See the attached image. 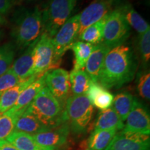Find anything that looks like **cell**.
<instances>
[{
  "label": "cell",
  "instance_id": "83f0119b",
  "mask_svg": "<svg viewBox=\"0 0 150 150\" xmlns=\"http://www.w3.org/2000/svg\"><path fill=\"white\" fill-rule=\"evenodd\" d=\"M27 109L23 108L17 112L9 109L4 113L0 114V140L7 138L15 129V125L19 115Z\"/></svg>",
  "mask_w": 150,
  "mask_h": 150
},
{
  "label": "cell",
  "instance_id": "ffe728a7",
  "mask_svg": "<svg viewBox=\"0 0 150 150\" xmlns=\"http://www.w3.org/2000/svg\"><path fill=\"white\" fill-rule=\"evenodd\" d=\"M7 141L19 150H54L56 148L44 147L37 143L31 134L13 131L7 137Z\"/></svg>",
  "mask_w": 150,
  "mask_h": 150
},
{
  "label": "cell",
  "instance_id": "8fae6325",
  "mask_svg": "<svg viewBox=\"0 0 150 150\" xmlns=\"http://www.w3.org/2000/svg\"><path fill=\"white\" fill-rule=\"evenodd\" d=\"M149 135L121 131L116 133L106 150H149Z\"/></svg>",
  "mask_w": 150,
  "mask_h": 150
},
{
  "label": "cell",
  "instance_id": "603a6c76",
  "mask_svg": "<svg viewBox=\"0 0 150 150\" xmlns=\"http://www.w3.org/2000/svg\"><path fill=\"white\" fill-rule=\"evenodd\" d=\"M116 129L95 130L88 139L89 150H106L117 133Z\"/></svg>",
  "mask_w": 150,
  "mask_h": 150
},
{
  "label": "cell",
  "instance_id": "4316f807",
  "mask_svg": "<svg viewBox=\"0 0 150 150\" xmlns=\"http://www.w3.org/2000/svg\"><path fill=\"white\" fill-rule=\"evenodd\" d=\"M134 97L127 92H123L115 95L112 104L114 110L120 117L122 121L126 120L127 116L130 112L134 104Z\"/></svg>",
  "mask_w": 150,
  "mask_h": 150
},
{
  "label": "cell",
  "instance_id": "5bb4252c",
  "mask_svg": "<svg viewBox=\"0 0 150 150\" xmlns=\"http://www.w3.org/2000/svg\"><path fill=\"white\" fill-rule=\"evenodd\" d=\"M110 50L103 42L94 45L93 52L86 63V72L92 81L98 83L100 70L106 54Z\"/></svg>",
  "mask_w": 150,
  "mask_h": 150
},
{
  "label": "cell",
  "instance_id": "cb8c5ba5",
  "mask_svg": "<svg viewBox=\"0 0 150 150\" xmlns=\"http://www.w3.org/2000/svg\"><path fill=\"white\" fill-rule=\"evenodd\" d=\"M70 81L73 95H86L93 82L83 70H72L70 73Z\"/></svg>",
  "mask_w": 150,
  "mask_h": 150
},
{
  "label": "cell",
  "instance_id": "ba28073f",
  "mask_svg": "<svg viewBox=\"0 0 150 150\" xmlns=\"http://www.w3.org/2000/svg\"><path fill=\"white\" fill-rule=\"evenodd\" d=\"M79 14L71 17L61 27L56 34L52 38L54 49L55 60L61 63V58L75 42L79 36Z\"/></svg>",
  "mask_w": 150,
  "mask_h": 150
},
{
  "label": "cell",
  "instance_id": "ac0fdd59",
  "mask_svg": "<svg viewBox=\"0 0 150 150\" xmlns=\"http://www.w3.org/2000/svg\"><path fill=\"white\" fill-rule=\"evenodd\" d=\"M93 106L101 110L110 108L112 104L114 96L99 83L92 82L86 93Z\"/></svg>",
  "mask_w": 150,
  "mask_h": 150
},
{
  "label": "cell",
  "instance_id": "836d02e7",
  "mask_svg": "<svg viewBox=\"0 0 150 150\" xmlns=\"http://www.w3.org/2000/svg\"><path fill=\"white\" fill-rule=\"evenodd\" d=\"M0 150H19L7 140H0Z\"/></svg>",
  "mask_w": 150,
  "mask_h": 150
},
{
  "label": "cell",
  "instance_id": "e575fe53",
  "mask_svg": "<svg viewBox=\"0 0 150 150\" xmlns=\"http://www.w3.org/2000/svg\"><path fill=\"white\" fill-rule=\"evenodd\" d=\"M5 23H6V20L3 16L0 14V24H4Z\"/></svg>",
  "mask_w": 150,
  "mask_h": 150
},
{
  "label": "cell",
  "instance_id": "e0dca14e",
  "mask_svg": "<svg viewBox=\"0 0 150 150\" xmlns=\"http://www.w3.org/2000/svg\"><path fill=\"white\" fill-rule=\"evenodd\" d=\"M41 76L33 75L27 79L22 81L14 87L7 90L0 95V114L11 109L16 104L19 96L30 83Z\"/></svg>",
  "mask_w": 150,
  "mask_h": 150
},
{
  "label": "cell",
  "instance_id": "d6a6232c",
  "mask_svg": "<svg viewBox=\"0 0 150 150\" xmlns=\"http://www.w3.org/2000/svg\"><path fill=\"white\" fill-rule=\"evenodd\" d=\"M16 0H0V14L4 15L13 8Z\"/></svg>",
  "mask_w": 150,
  "mask_h": 150
},
{
  "label": "cell",
  "instance_id": "2e32d148",
  "mask_svg": "<svg viewBox=\"0 0 150 150\" xmlns=\"http://www.w3.org/2000/svg\"><path fill=\"white\" fill-rule=\"evenodd\" d=\"M45 79V74L30 83L22 92L16 104L10 110L13 112H17L23 108H27L41 90H42L46 86Z\"/></svg>",
  "mask_w": 150,
  "mask_h": 150
},
{
  "label": "cell",
  "instance_id": "4dcf8cb0",
  "mask_svg": "<svg viewBox=\"0 0 150 150\" xmlns=\"http://www.w3.org/2000/svg\"><path fill=\"white\" fill-rule=\"evenodd\" d=\"M139 50L142 61L147 64L150 59V29L140 35Z\"/></svg>",
  "mask_w": 150,
  "mask_h": 150
},
{
  "label": "cell",
  "instance_id": "d590c367",
  "mask_svg": "<svg viewBox=\"0 0 150 150\" xmlns=\"http://www.w3.org/2000/svg\"><path fill=\"white\" fill-rule=\"evenodd\" d=\"M17 1V0H16ZM19 1H33V0H19Z\"/></svg>",
  "mask_w": 150,
  "mask_h": 150
},
{
  "label": "cell",
  "instance_id": "8992f818",
  "mask_svg": "<svg viewBox=\"0 0 150 150\" xmlns=\"http://www.w3.org/2000/svg\"><path fill=\"white\" fill-rule=\"evenodd\" d=\"M130 35V27L127 24L119 6L108 14L104 25L102 42L110 49L123 45Z\"/></svg>",
  "mask_w": 150,
  "mask_h": 150
},
{
  "label": "cell",
  "instance_id": "30bf717a",
  "mask_svg": "<svg viewBox=\"0 0 150 150\" xmlns=\"http://www.w3.org/2000/svg\"><path fill=\"white\" fill-rule=\"evenodd\" d=\"M116 0H94L88 6L79 16V35L86 29L107 16L114 9Z\"/></svg>",
  "mask_w": 150,
  "mask_h": 150
},
{
  "label": "cell",
  "instance_id": "52a82bcc",
  "mask_svg": "<svg viewBox=\"0 0 150 150\" xmlns=\"http://www.w3.org/2000/svg\"><path fill=\"white\" fill-rule=\"evenodd\" d=\"M33 74L42 76L48 71L58 68L59 63L55 60L52 38L43 33L33 50Z\"/></svg>",
  "mask_w": 150,
  "mask_h": 150
},
{
  "label": "cell",
  "instance_id": "484cf974",
  "mask_svg": "<svg viewBox=\"0 0 150 150\" xmlns=\"http://www.w3.org/2000/svg\"><path fill=\"white\" fill-rule=\"evenodd\" d=\"M94 45L83 41H76L71 47L75 56V63L73 70H83L86 62L91 56Z\"/></svg>",
  "mask_w": 150,
  "mask_h": 150
},
{
  "label": "cell",
  "instance_id": "8d00e7d4",
  "mask_svg": "<svg viewBox=\"0 0 150 150\" xmlns=\"http://www.w3.org/2000/svg\"><path fill=\"white\" fill-rule=\"evenodd\" d=\"M1 35H2V33H1V31H0V38H1Z\"/></svg>",
  "mask_w": 150,
  "mask_h": 150
},
{
  "label": "cell",
  "instance_id": "9c48e42d",
  "mask_svg": "<svg viewBox=\"0 0 150 150\" xmlns=\"http://www.w3.org/2000/svg\"><path fill=\"white\" fill-rule=\"evenodd\" d=\"M45 86L52 95L64 108L71 90L70 74L62 68H55L45 73Z\"/></svg>",
  "mask_w": 150,
  "mask_h": 150
},
{
  "label": "cell",
  "instance_id": "7c38bea8",
  "mask_svg": "<svg viewBox=\"0 0 150 150\" xmlns=\"http://www.w3.org/2000/svg\"><path fill=\"white\" fill-rule=\"evenodd\" d=\"M126 125L122 131L127 132L150 134V117L147 108L138 99L134 98V104L126 119Z\"/></svg>",
  "mask_w": 150,
  "mask_h": 150
},
{
  "label": "cell",
  "instance_id": "1f68e13d",
  "mask_svg": "<svg viewBox=\"0 0 150 150\" xmlns=\"http://www.w3.org/2000/svg\"><path fill=\"white\" fill-rule=\"evenodd\" d=\"M137 86L140 96L149 100L150 99V74L149 71L140 75Z\"/></svg>",
  "mask_w": 150,
  "mask_h": 150
},
{
  "label": "cell",
  "instance_id": "5b68a950",
  "mask_svg": "<svg viewBox=\"0 0 150 150\" xmlns=\"http://www.w3.org/2000/svg\"><path fill=\"white\" fill-rule=\"evenodd\" d=\"M76 0H46L42 9L43 33L51 38L70 18Z\"/></svg>",
  "mask_w": 150,
  "mask_h": 150
},
{
  "label": "cell",
  "instance_id": "7402d4cb",
  "mask_svg": "<svg viewBox=\"0 0 150 150\" xmlns=\"http://www.w3.org/2000/svg\"><path fill=\"white\" fill-rule=\"evenodd\" d=\"M119 6L129 26H131L140 33V35L150 29L149 24L136 11H135L132 6L129 4H123L119 5Z\"/></svg>",
  "mask_w": 150,
  "mask_h": 150
},
{
  "label": "cell",
  "instance_id": "4fadbf2b",
  "mask_svg": "<svg viewBox=\"0 0 150 150\" xmlns=\"http://www.w3.org/2000/svg\"><path fill=\"white\" fill-rule=\"evenodd\" d=\"M70 129L69 124L66 122L54 128L33 134L32 136L38 145L56 149L66 143L70 134Z\"/></svg>",
  "mask_w": 150,
  "mask_h": 150
},
{
  "label": "cell",
  "instance_id": "9a60e30c",
  "mask_svg": "<svg viewBox=\"0 0 150 150\" xmlns=\"http://www.w3.org/2000/svg\"><path fill=\"white\" fill-rule=\"evenodd\" d=\"M37 42L28 47L25 52L11 65V69L20 79L25 80L34 75L33 71L34 65L33 50Z\"/></svg>",
  "mask_w": 150,
  "mask_h": 150
},
{
  "label": "cell",
  "instance_id": "44dd1931",
  "mask_svg": "<svg viewBox=\"0 0 150 150\" xmlns=\"http://www.w3.org/2000/svg\"><path fill=\"white\" fill-rule=\"evenodd\" d=\"M125 127L124 122L118 116L117 112L112 107L103 110L99 113L95 122V130H108L116 129L117 131L122 130Z\"/></svg>",
  "mask_w": 150,
  "mask_h": 150
},
{
  "label": "cell",
  "instance_id": "7a4b0ae2",
  "mask_svg": "<svg viewBox=\"0 0 150 150\" xmlns=\"http://www.w3.org/2000/svg\"><path fill=\"white\" fill-rule=\"evenodd\" d=\"M42 33V8L35 6L22 8L16 13L12 35L19 47H28L37 42Z\"/></svg>",
  "mask_w": 150,
  "mask_h": 150
},
{
  "label": "cell",
  "instance_id": "6da1fadb",
  "mask_svg": "<svg viewBox=\"0 0 150 150\" xmlns=\"http://www.w3.org/2000/svg\"><path fill=\"white\" fill-rule=\"evenodd\" d=\"M137 60L130 47L120 45L110 49L105 57L98 83L106 89L119 88L134 78Z\"/></svg>",
  "mask_w": 150,
  "mask_h": 150
},
{
  "label": "cell",
  "instance_id": "f1b7e54d",
  "mask_svg": "<svg viewBox=\"0 0 150 150\" xmlns=\"http://www.w3.org/2000/svg\"><path fill=\"white\" fill-rule=\"evenodd\" d=\"M15 47L11 43L0 46V75L6 72L14 61Z\"/></svg>",
  "mask_w": 150,
  "mask_h": 150
},
{
  "label": "cell",
  "instance_id": "3957f363",
  "mask_svg": "<svg viewBox=\"0 0 150 150\" xmlns=\"http://www.w3.org/2000/svg\"><path fill=\"white\" fill-rule=\"evenodd\" d=\"M63 108L45 86L33 99L27 110L45 126L52 129L67 122Z\"/></svg>",
  "mask_w": 150,
  "mask_h": 150
},
{
  "label": "cell",
  "instance_id": "277c9868",
  "mask_svg": "<svg viewBox=\"0 0 150 150\" xmlns=\"http://www.w3.org/2000/svg\"><path fill=\"white\" fill-rule=\"evenodd\" d=\"M93 106L86 95L69 97L65 105L64 115L75 134L87 131L93 115Z\"/></svg>",
  "mask_w": 150,
  "mask_h": 150
},
{
  "label": "cell",
  "instance_id": "d6986e66",
  "mask_svg": "<svg viewBox=\"0 0 150 150\" xmlns=\"http://www.w3.org/2000/svg\"><path fill=\"white\" fill-rule=\"evenodd\" d=\"M49 129H50L42 125L34 115L26 109L17 119L14 131L33 135Z\"/></svg>",
  "mask_w": 150,
  "mask_h": 150
},
{
  "label": "cell",
  "instance_id": "d4e9b609",
  "mask_svg": "<svg viewBox=\"0 0 150 150\" xmlns=\"http://www.w3.org/2000/svg\"><path fill=\"white\" fill-rule=\"evenodd\" d=\"M108 14L104 17L102 20H99L98 22H95V24H92L91 26L86 29L78 37L83 42L90 43L93 45L102 42L104 25L107 20Z\"/></svg>",
  "mask_w": 150,
  "mask_h": 150
},
{
  "label": "cell",
  "instance_id": "f546056e",
  "mask_svg": "<svg viewBox=\"0 0 150 150\" xmlns=\"http://www.w3.org/2000/svg\"><path fill=\"white\" fill-rule=\"evenodd\" d=\"M15 72L10 68L6 72L0 75V95L7 90L14 87L22 81Z\"/></svg>",
  "mask_w": 150,
  "mask_h": 150
}]
</instances>
